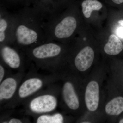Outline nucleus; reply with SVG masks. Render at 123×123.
Wrapping results in <instances>:
<instances>
[{
	"mask_svg": "<svg viewBox=\"0 0 123 123\" xmlns=\"http://www.w3.org/2000/svg\"><path fill=\"white\" fill-rule=\"evenodd\" d=\"M15 13L16 24L13 44L25 51L46 42V21L38 12L32 6H26Z\"/></svg>",
	"mask_w": 123,
	"mask_h": 123,
	"instance_id": "obj_1",
	"label": "nucleus"
},
{
	"mask_svg": "<svg viewBox=\"0 0 123 123\" xmlns=\"http://www.w3.org/2000/svg\"><path fill=\"white\" fill-rule=\"evenodd\" d=\"M56 73L59 75L61 84L59 106L64 113L77 119L86 114L84 98V79L72 70L68 63Z\"/></svg>",
	"mask_w": 123,
	"mask_h": 123,
	"instance_id": "obj_2",
	"label": "nucleus"
},
{
	"mask_svg": "<svg viewBox=\"0 0 123 123\" xmlns=\"http://www.w3.org/2000/svg\"><path fill=\"white\" fill-rule=\"evenodd\" d=\"M65 47L56 41H48L25 51L38 69L56 73L67 61Z\"/></svg>",
	"mask_w": 123,
	"mask_h": 123,
	"instance_id": "obj_3",
	"label": "nucleus"
},
{
	"mask_svg": "<svg viewBox=\"0 0 123 123\" xmlns=\"http://www.w3.org/2000/svg\"><path fill=\"white\" fill-rule=\"evenodd\" d=\"M31 63L29 70L20 84L15 97L10 102L0 108V111L14 109L22 105L25 101L51 84L59 81L57 73L42 75Z\"/></svg>",
	"mask_w": 123,
	"mask_h": 123,
	"instance_id": "obj_4",
	"label": "nucleus"
},
{
	"mask_svg": "<svg viewBox=\"0 0 123 123\" xmlns=\"http://www.w3.org/2000/svg\"><path fill=\"white\" fill-rule=\"evenodd\" d=\"M108 69H92L84 79V98L86 114L88 116L101 117L105 97L103 87Z\"/></svg>",
	"mask_w": 123,
	"mask_h": 123,
	"instance_id": "obj_5",
	"label": "nucleus"
},
{
	"mask_svg": "<svg viewBox=\"0 0 123 123\" xmlns=\"http://www.w3.org/2000/svg\"><path fill=\"white\" fill-rule=\"evenodd\" d=\"M59 81L48 86L25 101L22 105L25 114L35 118L55 111L59 105L60 97L61 85Z\"/></svg>",
	"mask_w": 123,
	"mask_h": 123,
	"instance_id": "obj_6",
	"label": "nucleus"
},
{
	"mask_svg": "<svg viewBox=\"0 0 123 123\" xmlns=\"http://www.w3.org/2000/svg\"><path fill=\"white\" fill-rule=\"evenodd\" d=\"M77 26L76 19L73 15L61 17L58 14L54 16L45 22L46 42H59L69 38L74 34Z\"/></svg>",
	"mask_w": 123,
	"mask_h": 123,
	"instance_id": "obj_7",
	"label": "nucleus"
},
{
	"mask_svg": "<svg viewBox=\"0 0 123 123\" xmlns=\"http://www.w3.org/2000/svg\"><path fill=\"white\" fill-rule=\"evenodd\" d=\"M0 62L12 72H26L31 65L25 52L13 44L0 45Z\"/></svg>",
	"mask_w": 123,
	"mask_h": 123,
	"instance_id": "obj_8",
	"label": "nucleus"
},
{
	"mask_svg": "<svg viewBox=\"0 0 123 123\" xmlns=\"http://www.w3.org/2000/svg\"><path fill=\"white\" fill-rule=\"evenodd\" d=\"M95 53L90 46H86L79 51L72 60H67L68 64L74 72L83 79L89 75L94 61Z\"/></svg>",
	"mask_w": 123,
	"mask_h": 123,
	"instance_id": "obj_9",
	"label": "nucleus"
},
{
	"mask_svg": "<svg viewBox=\"0 0 123 123\" xmlns=\"http://www.w3.org/2000/svg\"><path fill=\"white\" fill-rule=\"evenodd\" d=\"M26 72L10 73L0 83V108L10 102L16 94Z\"/></svg>",
	"mask_w": 123,
	"mask_h": 123,
	"instance_id": "obj_10",
	"label": "nucleus"
},
{
	"mask_svg": "<svg viewBox=\"0 0 123 123\" xmlns=\"http://www.w3.org/2000/svg\"><path fill=\"white\" fill-rule=\"evenodd\" d=\"M15 24V12L0 5V45L13 44Z\"/></svg>",
	"mask_w": 123,
	"mask_h": 123,
	"instance_id": "obj_11",
	"label": "nucleus"
},
{
	"mask_svg": "<svg viewBox=\"0 0 123 123\" xmlns=\"http://www.w3.org/2000/svg\"><path fill=\"white\" fill-rule=\"evenodd\" d=\"M114 94L107 82L101 115L102 118L111 121L112 118L119 116L123 112V96Z\"/></svg>",
	"mask_w": 123,
	"mask_h": 123,
	"instance_id": "obj_12",
	"label": "nucleus"
},
{
	"mask_svg": "<svg viewBox=\"0 0 123 123\" xmlns=\"http://www.w3.org/2000/svg\"><path fill=\"white\" fill-rule=\"evenodd\" d=\"M60 112H53L40 115L34 118V123H63L70 122L75 118H68V116Z\"/></svg>",
	"mask_w": 123,
	"mask_h": 123,
	"instance_id": "obj_13",
	"label": "nucleus"
},
{
	"mask_svg": "<svg viewBox=\"0 0 123 123\" xmlns=\"http://www.w3.org/2000/svg\"><path fill=\"white\" fill-rule=\"evenodd\" d=\"M32 7L48 21L53 15V8L52 0H35Z\"/></svg>",
	"mask_w": 123,
	"mask_h": 123,
	"instance_id": "obj_14",
	"label": "nucleus"
},
{
	"mask_svg": "<svg viewBox=\"0 0 123 123\" xmlns=\"http://www.w3.org/2000/svg\"><path fill=\"white\" fill-rule=\"evenodd\" d=\"M123 49L122 42L117 36L114 34L111 35L109 37L108 42L104 46V52L110 55H118Z\"/></svg>",
	"mask_w": 123,
	"mask_h": 123,
	"instance_id": "obj_15",
	"label": "nucleus"
},
{
	"mask_svg": "<svg viewBox=\"0 0 123 123\" xmlns=\"http://www.w3.org/2000/svg\"><path fill=\"white\" fill-rule=\"evenodd\" d=\"M83 14L86 18L90 17L91 13L94 10H99L102 8V3L97 0H85L81 4Z\"/></svg>",
	"mask_w": 123,
	"mask_h": 123,
	"instance_id": "obj_16",
	"label": "nucleus"
},
{
	"mask_svg": "<svg viewBox=\"0 0 123 123\" xmlns=\"http://www.w3.org/2000/svg\"><path fill=\"white\" fill-rule=\"evenodd\" d=\"M25 0H0V5L10 11L15 12L25 7Z\"/></svg>",
	"mask_w": 123,
	"mask_h": 123,
	"instance_id": "obj_17",
	"label": "nucleus"
},
{
	"mask_svg": "<svg viewBox=\"0 0 123 123\" xmlns=\"http://www.w3.org/2000/svg\"><path fill=\"white\" fill-rule=\"evenodd\" d=\"M69 1V0H52L54 11L53 17L59 14L61 7Z\"/></svg>",
	"mask_w": 123,
	"mask_h": 123,
	"instance_id": "obj_18",
	"label": "nucleus"
},
{
	"mask_svg": "<svg viewBox=\"0 0 123 123\" xmlns=\"http://www.w3.org/2000/svg\"><path fill=\"white\" fill-rule=\"evenodd\" d=\"M12 71L7 68L2 62H0V83Z\"/></svg>",
	"mask_w": 123,
	"mask_h": 123,
	"instance_id": "obj_19",
	"label": "nucleus"
},
{
	"mask_svg": "<svg viewBox=\"0 0 123 123\" xmlns=\"http://www.w3.org/2000/svg\"><path fill=\"white\" fill-rule=\"evenodd\" d=\"M116 33L117 35L121 38L123 39V26L118 28L117 30Z\"/></svg>",
	"mask_w": 123,
	"mask_h": 123,
	"instance_id": "obj_20",
	"label": "nucleus"
},
{
	"mask_svg": "<svg viewBox=\"0 0 123 123\" xmlns=\"http://www.w3.org/2000/svg\"><path fill=\"white\" fill-rule=\"evenodd\" d=\"M35 0H25V7H30L32 6Z\"/></svg>",
	"mask_w": 123,
	"mask_h": 123,
	"instance_id": "obj_21",
	"label": "nucleus"
},
{
	"mask_svg": "<svg viewBox=\"0 0 123 123\" xmlns=\"http://www.w3.org/2000/svg\"><path fill=\"white\" fill-rule=\"evenodd\" d=\"M114 3L117 4H120L123 3V0H112Z\"/></svg>",
	"mask_w": 123,
	"mask_h": 123,
	"instance_id": "obj_22",
	"label": "nucleus"
},
{
	"mask_svg": "<svg viewBox=\"0 0 123 123\" xmlns=\"http://www.w3.org/2000/svg\"><path fill=\"white\" fill-rule=\"evenodd\" d=\"M119 24L121 25L122 26H123V20H120L118 21Z\"/></svg>",
	"mask_w": 123,
	"mask_h": 123,
	"instance_id": "obj_23",
	"label": "nucleus"
},
{
	"mask_svg": "<svg viewBox=\"0 0 123 123\" xmlns=\"http://www.w3.org/2000/svg\"><path fill=\"white\" fill-rule=\"evenodd\" d=\"M118 123H123V118H122L120 119V120H119Z\"/></svg>",
	"mask_w": 123,
	"mask_h": 123,
	"instance_id": "obj_24",
	"label": "nucleus"
}]
</instances>
